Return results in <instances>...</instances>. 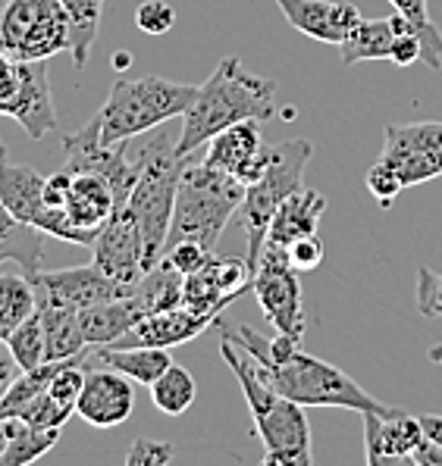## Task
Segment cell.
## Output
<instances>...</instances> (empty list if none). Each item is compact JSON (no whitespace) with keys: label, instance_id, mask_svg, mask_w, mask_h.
<instances>
[{"label":"cell","instance_id":"obj_1","mask_svg":"<svg viewBox=\"0 0 442 466\" xmlns=\"http://www.w3.org/2000/svg\"><path fill=\"white\" fill-rule=\"evenodd\" d=\"M276 116V82L254 76L242 66L239 56H223L204 85H198L195 100L182 113V132L176 150L191 157L204 147L213 135L245 119H273Z\"/></svg>","mask_w":442,"mask_h":466},{"label":"cell","instance_id":"obj_2","mask_svg":"<svg viewBox=\"0 0 442 466\" xmlns=\"http://www.w3.org/2000/svg\"><path fill=\"white\" fill-rule=\"evenodd\" d=\"M220 354L230 363L232 376L239 379L242 394L248 400V410L254 420V432L263 444V463L267 466H311V426L304 417V407L283 398L267 379L261 376L258 360L239 344L223 339Z\"/></svg>","mask_w":442,"mask_h":466},{"label":"cell","instance_id":"obj_3","mask_svg":"<svg viewBox=\"0 0 442 466\" xmlns=\"http://www.w3.org/2000/svg\"><path fill=\"white\" fill-rule=\"evenodd\" d=\"M132 154L139 160V178H135V188L126 200V210L132 213L141 228L145 272H151L160 263L163 250H167L176 191H180V178L189 157L176 150V138L160 126L151 128L148 138Z\"/></svg>","mask_w":442,"mask_h":466},{"label":"cell","instance_id":"obj_4","mask_svg":"<svg viewBox=\"0 0 442 466\" xmlns=\"http://www.w3.org/2000/svg\"><path fill=\"white\" fill-rule=\"evenodd\" d=\"M245 185L239 178L226 176L223 169H213L208 163H185L180 191H176L173 222H170V241H198L201 248L217 250V241L242 207Z\"/></svg>","mask_w":442,"mask_h":466},{"label":"cell","instance_id":"obj_5","mask_svg":"<svg viewBox=\"0 0 442 466\" xmlns=\"http://www.w3.org/2000/svg\"><path fill=\"white\" fill-rule=\"evenodd\" d=\"M198 85L170 82L160 76L148 78H117L110 85L104 106L98 110L101 119V141L119 145L132 141L139 135H148L151 128L170 123L173 116H182L195 100Z\"/></svg>","mask_w":442,"mask_h":466},{"label":"cell","instance_id":"obj_6","mask_svg":"<svg viewBox=\"0 0 442 466\" xmlns=\"http://www.w3.org/2000/svg\"><path fill=\"white\" fill-rule=\"evenodd\" d=\"M258 370L283 398L295 400L302 407H345V410L383 413V417L398 413V407L376 400L348 372H342L339 367L314 354H304L302 348L280 363H258Z\"/></svg>","mask_w":442,"mask_h":466},{"label":"cell","instance_id":"obj_7","mask_svg":"<svg viewBox=\"0 0 442 466\" xmlns=\"http://www.w3.org/2000/svg\"><path fill=\"white\" fill-rule=\"evenodd\" d=\"M442 176V123L386 126L383 150L367 169V191L389 207L405 188Z\"/></svg>","mask_w":442,"mask_h":466},{"label":"cell","instance_id":"obj_8","mask_svg":"<svg viewBox=\"0 0 442 466\" xmlns=\"http://www.w3.org/2000/svg\"><path fill=\"white\" fill-rule=\"evenodd\" d=\"M314 157V145L304 138H289L280 141V145H270V160L267 169L258 182H252L245 188V198H242L239 207V222L242 232L248 238V267H252V276L258 269V260L263 254V241H267V228L270 219H273L276 207L286 200L292 191L302 188L304 178V167Z\"/></svg>","mask_w":442,"mask_h":466},{"label":"cell","instance_id":"obj_9","mask_svg":"<svg viewBox=\"0 0 442 466\" xmlns=\"http://www.w3.org/2000/svg\"><path fill=\"white\" fill-rule=\"evenodd\" d=\"M0 50L13 60H51L69 50V16L60 0H6Z\"/></svg>","mask_w":442,"mask_h":466},{"label":"cell","instance_id":"obj_10","mask_svg":"<svg viewBox=\"0 0 442 466\" xmlns=\"http://www.w3.org/2000/svg\"><path fill=\"white\" fill-rule=\"evenodd\" d=\"M0 116L26 128L32 141L47 138L57 128L47 60H13L0 50Z\"/></svg>","mask_w":442,"mask_h":466},{"label":"cell","instance_id":"obj_11","mask_svg":"<svg viewBox=\"0 0 442 466\" xmlns=\"http://www.w3.org/2000/svg\"><path fill=\"white\" fill-rule=\"evenodd\" d=\"M41 188H45V176L35 172L32 167L10 163V160L0 167V200L10 207L13 217L41 228V232L51 235V238L69 241V245H82V248H95L98 232L73 226L67 210L47 207L45 198H41Z\"/></svg>","mask_w":442,"mask_h":466},{"label":"cell","instance_id":"obj_12","mask_svg":"<svg viewBox=\"0 0 442 466\" xmlns=\"http://www.w3.org/2000/svg\"><path fill=\"white\" fill-rule=\"evenodd\" d=\"M63 157H67V169L73 172H98L110 182L113 195H117V210H123L129 200L135 178H139V160L129 150V141L119 145H104L101 141V119L98 113L88 119L78 132H69L63 141Z\"/></svg>","mask_w":442,"mask_h":466},{"label":"cell","instance_id":"obj_13","mask_svg":"<svg viewBox=\"0 0 442 466\" xmlns=\"http://www.w3.org/2000/svg\"><path fill=\"white\" fill-rule=\"evenodd\" d=\"M252 291L276 332L304 339L308 319L302 310V282H298V269H292L280 248H263L258 269L252 276Z\"/></svg>","mask_w":442,"mask_h":466},{"label":"cell","instance_id":"obj_14","mask_svg":"<svg viewBox=\"0 0 442 466\" xmlns=\"http://www.w3.org/2000/svg\"><path fill=\"white\" fill-rule=\"evenodd\" d=\"M135 410V389L132 379L123 372L91 363L85 367V382L76 400V413L95 429H117L132 417Z\"/></svg>","mask_w":442,"mask_h":466},{"label":"cell","instance_id":"obj_15","mask_svg":"<svg viewBox=\"0 0 442 466\" xmlns=\"http://www.w3.org/2000/svg\"><path fill=\"white\" fill-rule=\"evenodd\" d=\"M95 267L123 285H139V279L145 276V241L139 222L126 207L113 210V217L98 228Z\"/></svg>","mask_w":442,"mask_h":466},{"label":"cell","instance_id":"obj_16","mask_svg":"<svg viewBox=\"0 0 442 466\" xmlns=\"http://www.w3.org/2000/svg\"><path fill=\"white\" fill-rule=\"evenodd\" d=\"M267 160L270 145H263L258 119H245V123H235L220 135H213L208 141V154H204L208 167L223 169L226 176L239 178L245 188L263 176Z\"/></svg>","mask_w":442,"mask_h":466},{"label":"cell","instance_id":"obj_17","mask_svg":"<svg viewBox=\"0 0 442 466\" xmlns=\"http://www.w3.org/2000/svg\"><path fill=\"white\" fill-rule=\"evenodd\" d=\"M38 298H51V300H63V304H73L76 310H85V307H95L101 300H113L132 295L135 285H123L117 279L104 276L95 263L88 267H73V269H41L38 276L32 279Z\"/></svg>","mask_w":442,"mask_h":466},{"label":"cell","instance_id":"obj_18","mask_svg":"<svg viewBox=\"0 0 442 466\" xmlns=\"http://www.w3.org/2000/svg\"><path fill=\"white\" fill-rule=\"evenodd\" d=\"M361 417H365V461L370 466L411 463V454L427 439L420 417H411L405 410L389 417L383 413H361Z\"/></svg>","mask_w":442,"mask_h":466},{"label":"cell","instance_id":"obj_19","mask_svg":"<svg viewBox=\"0 0 442 466\" xmlns=\"http://www.w3.org/2000/svg\"><path fill=\"white\" fill-rule=\"evenodd\" d=\"M276 6L292 28L324 45H342V38L361 19L358 6L342 0H276Z\"/></svg>","mask_w":442,"mask_h":466},{"label":"cell","instance_id":"obj_20","mask_svg":"<svg viewBox=\"0 0 442 466\" xmlns=\"http://www.w3.org/2000/svg\"><path fill=\"white\" fill-rule=\"evenodd\" d=\"M213 317L208 313H198L185 304H176L170 310L148 313L141 322H135L132 332H126L119 341L113 344H151V348H176V344L191 341L195 335H201L204 329L213 326Z\"/></svg>","mask_w":442,"mask_h":466},{"label":"cell","instance_id":"obj_21","mask_svg":"<svg viewBox=\"0 0 442 466\" xmlns=\"http://www.w3.org/2000/svg\"><path fill=\"white\" fill-rule=\"evenodd\" d=\"M326 213V198L314 188H298L276 207L273 219L267 228V241L263 248H280L286 250L292 241L304 238V235H317V226Z\"/></svg>","mask_w":442,"mask_h":466},{"label":"cell","instance_id":"obj_22","mask_svg":"<svg viewBox=\"0 0 442 466\" xmlns=\"http://www.w3.org/2000/svg\"><path fill=\"white\" fill-rule=\"evenodd\" d=\"M145 317L148 307L141 304V298L135 291L78 310V322H82V335L88 341V348H104V344L119 341L126 332H132L135 322H141Z\"/></svg>","mask_w":442,"mask_h":466},{"label":"cell","instance_id":"obj_23","mask_svg":"<svg viewBox=\"0 0 442 466\" xmlns=\"http://www.w3.org/2000/svg\"><path fill=\"white\" fill-rule=\"evenodd\" d=\"M408 28H411V23L402 16V13H396V16H389V19L361 16L339 45L342 63H345V66H358V63H365V60H389L392 41H396L402 32H408ZM411 32H415V28H411Z\"/></svg>","mask_w":442,"mask_h":466},{"label":"cell","instance_id":"obj_24","mask_svg":"<svg viewBox=\"0 0 442 466\" xmlns=\"http://www.w3.org/2000/svg\"><path fill=\"white\" fill-rule=\"evenodd\" d=\"M63 210L73 219V226L98 232L117 210V195H113L110 182L98 172H73V185H69Z\"/></svg>","mask_w":442,"mask_h":466},{"label":"cell","instance_id":"obj_25","mask_svg":"<svg viewBox=\"0 0 442 466\" xmlns=\"http://www.w3.org/2000/svg\"><path fill=\"white\" fill-rule=\"evenodd\" d=\"M91 363H104L139 385H154L173 363V357L167 348H151V344H104L91 348Z\"/></svg>","mask_w":442,"mask_h":466},{"label":"cell","instance_id":"obj_26","mask_svg":"<svg viewBox=\"0 0 442 466\" xmlns=\"http://www.w3.org/2000/svg\"><path fill=\"white\" fill-rule=\"evenodd\" d=\"M19 263L28 279L41 272V260H45V232L28 222L16 219L10 207L0 200V263Z\"/></svg>","mask_w":442,"mask_h":466},{"label":"cell","instance_id":"obj_27","mask_svg":"<svg viewBox=\"0 0 442 466\" xmlns=\"http://www.w3.org/2000/svg\"><path fill=\"white\" fill-rule=\"evenodd\" d=\"M38 313L45 322V339H47V360H69V357L82 354L88 348L82 335V322L73 304L63 300L38 298Z\"/></svg>","mask_w":442,"mask_h":466},{"label":"cell","instance_id":"obj_28","mask_svg":"<svg viewBox=\"0 0 442 466\" xmlns=\"http://www.w3.org/2000/svg\"><path fill=\"white\" fill-rule=\"evenodd\" d=\"M6 432H10V441L0 457V466H28L45 457L47 451H54L60 441V429H41L16 417L6 420Z\"/></svg>","mask_w":442,"mask_h":466},{"label":"cell","instance_id":"obj_29","mask_svg":"<svg viewBox=\"0 0 442 466\" xmlns=\"http://www.w3.org/2000/svg\"><path fill=\"white\" fill-rule=\"evenodd\" d=\"M69 16V54L78 69L88 66L91 47L101 32V16L107 0H60Z\"/></svg>","mask_w":442,"mask_h":466},{"label":"cell","instance_id":"obj_30","mask_svg":"<svg viewBox=\"0 0 442 466\" xmlns=\"http://www.w3.org/2000/svg\"><path fill=\"white\" fill-rule=\"evenodd\" d=\"M38 310V291L35 282L19 272H0V339H10L13 329Z\"/></svg>","mask_w":442,"mask_h":466},{"label":"cell","instance_id":"obj_31","mask_svg":"<svg viewBox=\"0 0 442 466\" xmlns=\"http://www.w3.org/2000/svg\"><path fill=\"white\" fill-rule=\"evenodd\" d=\"M195 394H198V385L191 379V372L180 367V363H170L167 372L151 385V400L160 413L167 417H180V413L189 410L195 404Z\"/></svg>","mask_w":442,"mask_h":466},{"label":"cell","instance_id":"obj_32","mask_svg":"<svg viewBox=\"0 0 442 466\" xmlns=\"http://www.w3.org/2000/svg\"><path fill=\"white\" fill-rule=\"evenodd\" d=\"M396 6V13H402L417 32V38L424 41V63L439 73L442 69V32L433 25L430 13H427V0H389Z\"/></svg>","mask_w":442,"mask_h":466},{"label":"cell","instance_id":"obj_33","mask_svg":"<svg viewBox=\"0 0 442 466\" xmlns=\"http://www.w3.org/2000/svg\"><path fill=\"white\" fill-rule=\"evenodd\" d=\"M10 344V354L16 357L19 370H35L47 360V339H45V322L41 313L35 310L23 326L13 329V335L6 339Z\"/></svg>","mask_w":442,"mask_h":466},{"label":"cell","instance_id":"obj_34","mask_svg":"<svg viewBox=\"0 0 442 466\" xmlns=\"http://www.w3.org/2000/svg\"><path fill=\"white\" fill-rule=\"evenodd\" d=\"M73 410H76V407L57 400L54 394L45 389L41 394H35L28 404L19 407L16 420H26V422H32V426H41V429H63V426H67V420L73 417Z\"/></svg>","mask_w":442,"mask_h":466},{"label":"cell","instance_id":"obj_35","mask_svg":"<svg viewBox=\"0 0 442 466\" xmlns=\"http://www.w3.org/2000/svg\"><path fill=\"white\" fill-rule=\"evenodd\" d=\"M417 313L437 319L442 317V272L433 267H417Z\"/></svg>","mask_w":442,"mask_h":466},{"label":"cell","instance_id":"obj_36","mask_svg":"<svg viewBox=\"0 0 442 466\" xmlns=\"http://www.w3.org/2000/svg\"><path fill=\"white\" fill-rule=\"evenodd\" d=\"M135 25L145 35H167L176 25V10L167 0H145L135 10Z\"/></svg>","mask_w":442,"mask_h":466},{"label":"cell","instance_id":"obj_37","mask_svg":"<svg viewBox=\"0 0 442 466\" xmlns=\"http://www.w3.org/2000/svg\"><path fill=\"white\" fill-rule=\"evenodd\" d=\"M211 254H213V250L201 248L198 241H176V245H167L160 260H167L170 267L180 269L182 276H191V272H198L204 263L211 260Z\"/></svg>","mask_w":442,"mask_h":466},{"label":"cell","instance_id":"obj_38","mask_svg":"<svg viewBox=\"0 0 442 466\" xmlns=\"http://www.w3.org/2000/svg\"><path fill=\"white\" fill-rule=\"evenodd\" d=\"M173 454H176L173 441L139 439V441H132L129 451H126V463L129 466H167L173 461Z\"/></svg>","mask_w":442,"mask_h":466},{"label":"cell","instance_id":"obj_39","mask_svg":"<svg viewBox=\"0 0 442 466\" xmlns=\"http://www.w3.org/2000/svg\"><path fill=\"white\" fill-rule=\"evenodd\" d=\"M283 254H286V260L292 263V269H298V272H311L324 263V245H320L317 235H304V238L292 241Z\"/></svg>","mask_w":442,"mask_h":466},{"label":"cell","instance_id":"obj_40","mask_svg":"<svg viewBox=\"0 0 442 466\" xmlns=\"http://www.w3.org/2000/svg\"><path fill=\"white\" fill-rule=\"evenodd\" d=\"M389 60L396 63V66H415L417 60H424V41L417 38V32H402L396 41H392V54Z\"/></svg>","mask_w":442,"mask_h":466},{"label":"cell","instance_id":"obj_41","mask_svg":"<svg viewBox=\"0 0 442 466\" xmlns=\"http://www.w3.org/2000/svg\"><path fill=\"white\" fill-rule=\"evenodd\" d=\"M69 185H73V169L63 167L60 172H54V176H45V188H41V198H45L47 207H57V210H63V204H67V195H69Z\"/></svg>","mask_w":442,"mask_h":466},{"label":"cell","instance_id":"obj_42","mask_svg":"<svg viewBox=\"0 0 442 466\" xmlns=\"http://www.w3.org/2000/svg\"><path fill=\"white\" fill-rule=\"evenodd\" d=\"M19 372H23V370H19L16 357L10 354V344L0 339V398H4L6 389H10V385L16 382Z\"/></svg>","mask_w":442,"mask_h":466},{"label":"cell","instance_id":"obj_43","mask_svg":"<svg viewBox=\"0 0 442 466\" xmlns=\"http://www.w3.org/2000/svg\"><path fill=\"white\" fill-rule=\"evenodd\" d=\"M411 463H415V466H442V448L437 441L424 439L417 444L415 454H411Z\"/></svg>","mask_w":442,"mask_h":466},{"label":"cell","instance_id":"obj_44","mask_svg":"<svg viewBox=\"0 0 442 466\" xmlns=\"http://www.w3.org/2000/svg\"><path fill=\"white\" fill-rule=\"evenodd\" d=\"M420 426H424L427 439L437 441L442 448V417H439V413H424V417H420Z\"/></svg>","mask_w":442,"mask_h":466},{"label":"cell","instance_id":"obj_45","mask_svg":"<svg viewBox=\"0 0 442 466\" xmlns=\"http://www.w3.org/2000/svg\"><path fill=\"white\" fill-rule=\"evenodd\" d=\"M6 441H10V432H6V420H0V457L6 451Z\"/></svg>","mask_w":442,"mask_h":466},{"label":"cell","instance_id":"obj_46","mask_svg":"<svg viewBox=\"0 0 442 466\" xmlns=\"http://www.w3.org/2000/svg\"><path fill=\"white\" fill-rule=\"evenodd\" d=\"M427 357H430V360L437 363V367H442V344H433V348L427 350Z\"/></svg>","mask_w":442,"mask_h":466},{"label":"cell","instance_id":"obj_47","mask_svg":"<svg viewBox=\"0 0 442 466\" xmlns=\"http://www.w3.org/2000/svg\"><path fill=\"white\" fill-rule=\"evenodd\" d=\"M129 60H132L129 54H117V56H113V66H117L119 73H123V69H126V63H129Z\"/></svg>","mask_w":442,"mask_h":466},{"label":"cell","instance_id":"obj_48","mask_svg":"<svg viewBox=\"0 0 442 466\" xmlns=\"http://www.w3.org/2000/svg\"><path fill=\"white\" fill-rule=\"evenodd\" d=\"M6 163V147H4V141H0V167Z\"/></svg>","mask_w":442,"mask_h":466},{"label":"cell","instance_id":"obj_49","mask_svg":"<svg viewBox=\"0 0 442 466\" xmlns=\"http://www.w3.org/2000/svg\"><path fill=\"white\" fill-rule=\"evenodd\" d=\"M4 6H6V0H0V10H4Z\"/></svg>","mask_w":442,"mask_h":466}]
</instances>
